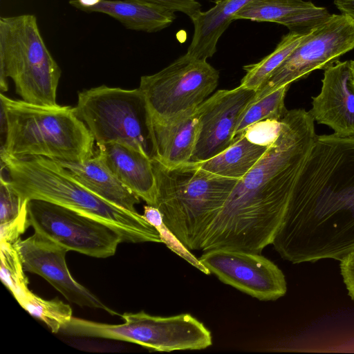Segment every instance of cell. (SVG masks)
I'll return each instance as SVG.
<instances>
[{"label": "cell", "instance_id": "1", "mask_svg": "<svg viewBox=\"0 0 354 354\" xmlns=\"http://www.w3.org/2000/svg\"><path fill=\"white\" fill-rule=\"evenodd\" d=\"M272 244L292 263L354 250V136L317 135Z\"/></svg>", "mask_w": 354, "mask_h": 354}, {"label": "cell", "instance_id": "2", "mask_svg": "<svg viewBox=\"0 0 354 354\" xmlns=\"http://www.w3.org/2000/svg\"><path fill=\"white\" fill-rule=\"evenodd\" d=\"M316 136L309 111L288 110L265 153L238 180L209 227L201 250L228 248L261 254L272 244Z\"/></svg>", "mask_w": 354, "mask_h": 354}, {"label": "cell", "instance_id": "3", "mask_svg": "<svg viewBox=\"0 0 354 354\" xmlns=\"http://www.w3.org/2000/svg\"><path fill=\"white\" fill-rule=\"evenodd\" d=\"M1 166L22 201L39 199L94 218L113 228L123 242L162 243L143 215L113 205L75 180L55 160L42 156L15 157L1 151Z\"/></svg>", "mask_w": 354, "mask_h": 354}, {"label": "cell", "instance_id": "4", "mask_svg": "<svg viewBox=\"0 0 354 354\" xmlns=\"http://www.w3.org/2000/svg\"><path fill=\"white\" fill-rule=\"evenodd\" d=\"M152 160L157 185L154 206L189 250H201L207 230L239 180L208 172L197 162L167 168Z\"/></svg>", "mask_w": 354, "mask_h": 354}, {"label": "cell", "instance_id": "5", "mask_svg": "<svg viewBox=\"0 0 354 354\" xmlns=\"http://www.w3.org/2000/svg\"><path fill=\"white\" fill-rule=\"evenodd\" d=\"M6 120L1 151L15 156H42L82 162L93 157L95 140L70 106H48L0 94Z\"/></svg>", "mask_w": 354, "mask_h": 354}, {"label": "cell", "instance_id": "6", "mask_svg": "<svg viewBox=\"0 0 354 354\" xmlns=\"http://www.w3.org/2000/svg\"><path fill=\"white\" fill-rule=\"evenodd\" d=\"M62 71L40 33L37 18L25 14L0 18V89H8L7 79L28 103L56 106Z\"/></svg>", "mask_w": 354, "mask_h": 354}, {"label": "cell", "instance_id": "7", "mask_svg": "<svg viewBox=\"0 0 354 354\" xmlns=\"http://www.w3.org/2000/svg\"><path fill=\"white\" fill-rule=\"evenodd\" d=\"M124 323L108 324L72 317L60 330L75 337H95L129 342L156 351L202 350L212 344L211 332L188 313L167 317L145 311L121 315Z\"/></svg>", "mask_w": 354, "mask_h": 354}, {"label": "cell", "instance_id": "8", "mask_svg": "<svg viewBox=\"0 0 354 354\" xmlns=\"http://www.w3.org/2000/svg\"><path fill=\"white\" fill-rule=\"evenodd\" d=\"M75 111L97 146L119 142L151 158V120L139 88L127 90L102 85L84 90L78 93Z\"/></svg>", "mask_w": 354, "mask_h": 354}, {"label": "cell", "instance_id": "9", "mask_svg": "<svg viewBox=\"0 0 354 354\" xmlns=\"http://www.w3.org/2000/svg\"><path fill=\"white\" fill-rule=\"evenodd\" d=\"M219 72L187 53L159 72L140 78L150 120L165 123L196 109L216 89Z\"/></svg>", "mask_w": 354, "mask_h": 354}, {"label": "cell", "instance_id": "10", "mask_svg": "<svg viewBox=\"0 0 354 354\" xmlns=\"http://www.w3.org/2000/svg\"><path fill=\"white\" fill-rule=\"evenodd\" d=\"M29 227L68 251L97 258L115 254L121 236L106 224L68 207L39 199L27 202Z\"/></svg>", "mask_w": 354, "mask_h": 354}, {"label": "cell", "instance_id": "11", "mask_svg": "<svg viewBox=\"0 0 354 354\" xmlns=\"http://www.w3.org/2000/svg\"><path fill=\"white\" fill-rule=\"evenodd\" d=\"M353 48L354 21L343 14L331 15L328 20L305 35L257 91L252 102L307 77L315 70H325Z\"/></svg>", "mask_w": 354, "mask_h": 354}, {"label": "cell", "instance_id": "12", "mask_svg": "<svg viewBox=\"0 0 354 354\" xmlns=\"http://www.w3.org/2000/svg\"><path fill=\"white\" fill-rule=\"evenodd\" d=\"M198 259L221 281L260 301H274L286 293L284 274L261 254L215 248L204 251Z\"/></svg>", "mask_w": 354, "mask_h": 354}, {"label": "cell", "instance_id": "13", "mask_svg": "<svg viewBox=\"0 0 354 354\" xmlns=\"http://www.w3.org/2000/svg\"><path fill=\"white\" fill-rule=\"evenodd\" d=\"M256 93L239 85L233 89L218 90L200 105L199 131L189 162L210 159L236 140L238 123Z\"/></svg>", "mask_w": 354, "mask_h": 354}, {"label": "cell", "instance_id": "14", "mask_svg": "<svg viewBox=\"0 0 354 354\" xmlns=\"http://www.w3.org/2000/svg\"><path fill=\"white\" fill-rule=\"evenodd\" d=\"M15 245L24 271L45 279L68 301L118 315L73 279L66 263V248L36 232L26 239H18Z\"/></svg>", "mask_w": 354, "mask_h": 354}, {"label": "cell", "instance_id": "15", "mask_svg": "<svg viewBox=\"0 0 354 354\" xmlns=\"http://www.w3.org/2000/svg\"><path fill=\"white\" fill-rule=\"evenodd\" d=\"M321 91L313 97L310 114L341 137L354 136V87L350 61L337 62L324 70Z\"/></svg>", "mask_w": 354, "mask_h": 354}, {"label": "cell", "instance_id": "16", "mask_svg": "<svg viewBox=\"0 0 354 354\" xmlns=\"http://www.w3.org/2000/svg\"><path fill=\"white\" fill-rule=\"evenodd\" d=\"M331 15L326 8L304 0H252L234 16L236 19L274 22L290 32L306 35L325 22Z\"/></svg>", "mask_w": 354, "mask_h": 354}, {"label": "cell", "instance_id": "17", "mask_svg": "<svg viewBox=\"0 0 354 354\" xmlns=\"http://www.w3.org/2000/svg\"><path fill=\"white\" fill-rule=\"evenodd\" d=\"M200 105L165 123L151 121L153 160L167 168L190 161L199 131Z\"/></svg>", "mask_w": 354, "mask_h": 354}, {"label": "cell", "instance_id": "18", "mask_svg": "<svg viewBox=\"0 0 354 354\" xmlns=\"http://www.w3.org/2000/svg\"><path fill=\"white\" fill-rule=\"evenodd\" d=\"M97 153L119 180L147 205H155L157 185L152 159L124 144L97 145Z\"/></svg>", "mask_w": 354, "mask_h": 354}, {"label": "cell", "instance_id": "19", "mask_svg": "<svg viewBox=\"0 0 354 354\" xmlns=\"http://www.w3.org/2000/svg\"><path fill=\"white\" fill-rule=\"evenodd\" d=\"M80 183L108 202L128 211L137 212L140 198L127 187L96 153L82 162L54 160Z\"/></svg>", "mask_w": 354, "mask_h": 354}, {"label": "cell", "instance_id": "20", "mask_svg": "<svg viewBox=\"0 0 354 354\" xmlns=\"http://www.w3.org/2000/svg\"><path fill=\"white\" fill-rule=\"evenodd\" d=\"M252 0H216L207 11H201L191 20L194 30L187 54L194 58L212 57L222 34L234 20V16Z\"/></svg>", "mask_w": 354, "mask_h": 354}, {"label": "cell", "instance_id": "21", "mask_svg": "<svg viewBox=\"0 0 354 354\" xmlns=\"http://www.w3.org/2000/svg\"><path fill=\"white\" fill-rule=\"evenodd\" d=\"M80 10L108 15L128 29L146 32L160 31L176 19L175 12L139 0H102L95 6Z\"/></svg>", "mask_w": 354, "mask_h": 354}, {"label": "cell", "instance_id": "22", "mask_svg": "<svg viewBox=\"0 0 354 354\" xmlns=\"http://www.w3.org/2000/svg\"><path fill=\"white\" fill-rule=\"evenodd\" d=\"M268 147L251 140L243 133L227 149L205 161L197 162L204 170L217 176L241 179L255 165Z\"/></svg>", "mask_w": 354, "mask_h": 354}, {"label": "cell", "instance_id": "23", "mask_svg": "<svg viewBox=\"0 0 354 354\" xmlns=\"http://www.w3.org/2000/svg\"><path fill=\"white\" fill-rule=\"evenodd\" d=\"M304 36L305 35L292 32L283 35L270 54L256 64L243 67L245 75L242 78L240 85L257 91L273 71L289 56Z\"/></svg>", "mask_w": 354, "mask_h": 354}, {"label": "cell", "instance_id": "24", "mask_svg": "<svg viewBox=\"0 0 354 354\" xmlns=\"http://www.w3.org/2000/svg\"><path fill=\"white\" fill-rule=\"evenodd\" d=\"M290 85L281 86L252 102L243 111L235 131V140L250 127L263 121H279L288 111L284 100Z\"/></svg>", "mask_w": 354, "mask_h": 354}, {"label": "cell", "instance_id": "25", "mask_svg": "<svg viewBox=\"0 0 354 354\" xmlns=\"http://www.w3.org/2000/svg\"><path fill=\"white\" fill-rule=\"evenodd\" d=\"M19 304L30 315L44 322L53 333H59L73 317L69 305L57 299H44L31 291Z\"/></svg>", "mask_w": 354, "mask_h": 354}, {"label": "cell", "instance_id": "26", "mask_svg": "<svg viewBox=\"0 0 354 354\" xmlns=\"http://www.w3.org/2000/svg\"><path fill=\"white\" fill-rule=\"evenodd\" d=\"M0 277L4 286L19 302L30 291L28 279L15 243L1 241Z\"/></svg>", "mask_w": 354, "mask_h": 354}, {"label": "cell", "instance_id": "27", "mask_svg": "<svg viewBox=\"0 0 354 354\" xmlns=\"http://www.w3.org/2000/svg\"><path fill=\"white\" fill-rule=\"evenodd\" d=\"M142 215L145 220L158 232L162 243L202 272L206 274H210L200 260L195 257L171 230L167 227L164 223L161 212L156 207L147 204L144 206V214Z\"/></svg>", "mask_w": 354, "mask_h": 354}, {"label": "cell", "instance_id": "28", "mask_svg": "<svg viewBox=\"0 0 354 354\" xmlns=\"http://www.w3.org/2000/svg\"><path fill=\"white\" fill-rule=\"evenodd\" d=\"M27 202L19 194L3 173L0 179V225L12 223L27 214Z\"/></svg>", "mask_w": 354, "mask_h": 354}, {"label": "cell", "instance_id": "29", "mask_svg": "<svg viewBox=\"0 0 354 354\" xmlns=\"http://www.w3.org/2000/svg\"><path fill=\"white\" fill-rule=\"evenodd\" d=\"M153 3L173 12H181L190 19L201 11V5L196 0H139Z\"/></svg>", "mask_w": 354, "mask_h": 354}, {"label": "cell", "instance_id": "30", "mask_svg": "<svg viewBox=\"0 0 354 354\" xmlns=\"http://www.w3.org/2000/svg\"><path fill=\"white\" fill-rule=\"evenodd\" d=\"M340 270L348 295L354 301V250L340 261Z\"/></svg>", "mask_w": 354, "mask_h": 354}, {"label": "cell", "instance_id": "31", "mask_svg": "<svg viewBox=\"0 0 354 354\" xmlns=\"http://www.w3.org/2000/svg\"><path fill=\"white\" fill-rule=\"evenodd\" d=\"M336 8L354 21V0H334Z\"/></svg>", "mask_w": 354, "mask_h": 354}, {"label": "cell", "instance_id": "32", "mask_svg": "<svg viewBox=\"0 0 354 354\" xmlns=\"http://www.w3.org/2000/svg\"><path fill=\"white\" fill-rule=\"evenodd\" d=\"M102 0H69L73 6L80 9L81 8H91L98 4Z\"/></svg>", "mask_w": 354, "mask_h": 354}, {"label": "cell", "instance_id": "33", "mask_svg": "<svg viewBox=\"0 0 354 354\" xmlns=\"http://www.w3.org/2000/svg\"><path fill=\"white\" fill-rule=\"evenodd\" d=\"M350 66L352 73V83L354 87V60L350 61Z\"/></svg>", "mask_w": 354, "mask_h": 354}]
</instances>
